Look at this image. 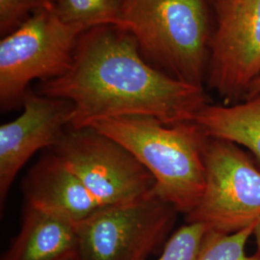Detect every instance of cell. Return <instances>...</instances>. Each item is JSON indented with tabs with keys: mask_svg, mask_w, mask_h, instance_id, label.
Instances as JSON below:
<instances>
[{
	"mask_svg": "<svg viewBox=\"0 0 260 260\" xmlns=\"http://www.w3.org/2000/svg\"><path fill=\"white\" fill-rule=\"evenodd\" d=\"M203 197L187 223L204 224L208 231L233 233L260 218V169L232 142L208 139L205 151Z\"/></svg>",
	"mask_w": 260,
	"mask_h": 260,
	"instance_id": "obj_6",
	"label": "cell"
},
{
	"mask_svg": "<svg viewBox=\"0 0 260 260\" xmlns=\"http://www.w3.org/2000/svg\"><path fill=\"white\" fill-rule=\"evenodd\" d=\"M91 127L128 149L155 180V190L178 213L188 215L205 190L209 137L196 121L167 125L150 117L99 121Z\"/></svg>",
	"mask_w": 260,
	"mask_h": 260,
	"instance_id": "obj_2",
	"label": "cell"
},
{
	"mask_svg": "<svg viewBox=\"0 0 260 260\" xmlns=\"http://www.w3.org/2000/svg\"><path fill=\"white\" fill-rule=\"evenodd\" d=\"M209 1H211V2H213V1H215V0H209Z\"/></svg>",
	"mask_w": 260,
	"mask_h": 260,
	"instance_id": "obj_19",
	"label": "cell"
},
{
	"mask_svg": "<svg viewBox=\"0 0 260 260\" xmlns=\"http://www.w3.org/2000/svg\"><path fill=\"white\" fill-rule=\"evenodd\" d=\"M196 122L205 134L248 149L260 169V93L230 105H206Z\"/></svg>",
	"mask_w": 260,
	"mask_h": 260,
	"instance_id": "obj_12",
	"label": "cell"
},
{
	"mask_svg": "<svg viewBox=\"0 0 260 260\" xmlns=\"http://www.w3.org/2000/svg\"><path fill=\"white\" fill-rule=\"evenodd\" d=\"M260 93V77L258 79H256L253 83L251 84V88L249 90V93L247 94V98L246 99H249L251 96H254V95H257ZM245 99V100H246Z\"/></svg>",
	"mask_w": 260,
	"mask_h": 260,
	"instance_id": "obj_17",
	"label": "cell"
},
{
	"mask_svg": "<svg viewBox=\"0 0 260 260\" xmlns=\"http://www.w3.org/2000/svg\"><path fill=\"white\" fill-rule=\"evenodd\" d=\"M208 0H124L117 26L145 59L187 83L204 86L213 35Z\"/></svg>",
	"mask_w": 260,
	"mask_h": 260,
	"instance_id": "obj_3",
	"label": "cell"
},
{
	"mask_svg": "<svg viewBox=\"0 0 260 260\" xmlns=\"http://www.w3.org/2000/svg\"><path fill=\"white\" fill-rule=\"evenodd\" d=\"M84 32L64 22L53 10H43L3 36L0 42L2 111L22 105L32 81H47L65 75Z\"/></svg>",
	"mask_w": 260,
	"mask_h": 260,
	"instance_id": "obj_4",
	"label": "cell"
},
{
	"mask_svg": "<svg viewBox=\"0 0 260 260\" xmlns=\"http://www.w3.org/2000/svg\"><path fill=\"white\" fill-rule=\"evenodd\" d=\"M37 93L73 103L69 128L142 116L173 125L195 121L210 104L204 86L187 83L149 63L128 32L108 25L85 31L65 75L43 81Z\"/></svg>",
	"mask_w": 260,
	"mask_h": 260,
	"instance_id": "obj_1",
	"label": "cell"
},
{
	"mask_svg": "<svg viewBox=\"0 0 260 260\" xmlns=\"http://www.w3.org/2000/svg\"><path fill=\"white\" fill-rule=\"evenodd\" d=\"M207 83L230 104L260 77V0H215Z\"/></svg>",
	"mask_w": 260,
	"mask_h": 260,
	"instance_id": "obj_8",
	"label": "cell"
},
{
	"mask_svg": "<svg viewBox=\"0 0 260 260\" xmlns=\"http://www.w3.org/2000/svg\"><path fill=\"white\" fill-rule=\"evenodd\" d=\"M254 224L233 233L207 231L196 260H260L257 252L253 255L246 252Z\"/></svg>",
	"mask_w": 260,
	"mask_h": 260,
	"instance_id": "obj_14",
	"label": "cell"
},
{
	"mask_svg": "<svg viewBox=\"0 0 260 260\" xmlns=\"http://www.w3.org/2000/svg\"><path fill=\"white\" fill-rule=\"evenodd\" d=\"M207 231L202 223H186L170 237L157 260H196Z\"/></svg>",
	"mask_w": 260,
	"mask_h": 260,
	"instance_id": "obj_15",
	"label": "cell"
},
{
	"mask_svg": "<svg viewBox=\"0 0 260 260\" xmlns=\"http://www.w3.org/2000/svg\"><path fill=\"white\" fill-rule=\"evenodd\" d=\"M253 235L255 237V242H256V246H257V253L260 257V218L254 224Z\"/></svg>",
	"mask_w": 260,
	"mask_h": 260,
	"instance_id": "obj_18",
	"label": "cell"
},
{
	"mask_svg": "<svg viewBox=\"0 0 260 260\" xmlns=\"http://www.w3.org/2000/svg\"><path fill=\"white\" fill-rule=\"evenodd\" d=\"M22 113L0 126V204L4 208L19 171L37 151L53 149L70 127L73 103L28 91Z\"/></svg>",
	"mask_w": 260,
	"mask_h": 260,
	"instance_id": "obj_9",
	"label": "cell"
},
{
	"mask_svg": "<svg viewBox=\"0 0 260 260\" xmlns=\"http://www.w3.org/2000/svg\"><path fill=\"white\" fill-rule=\"evenodd\" d=\"M52 151L101 206L128 203L155 187L154 178L131 151L93 127L68 128Z\"/></svg>",
	"mask_w": 260,
	"mask_h": 260,
	"instance_id": "obj_7",
	"label": "cell"
},
{
	"mask_svg": "<svg viewBox=\"0 0 260 260\" xmlns=\"http://www.w3.org/2000/svg\"><path fill=\"white\" fill-rule=\"evenodd\" d=\"M177 213L155 187L128 203L102 206L77 224L78 260H146L166 239Z\"/></svg>",
	"mask_w": 260,
	"mask_h": 260,
	"instance_id": "obj_5",
	"label": "cell"
},
{
	"mask_svg": "<svg viewBox=\"0 0 260 260\" xmlns=\"http://www.w3.org/2000/svg\"><path fill=\"white\" fill-rule=\"evenodd\" d=\"M1 260H78L77 223L26 205Z\"/></svg>",
	"mask_w": 260,
	"mask_h": 260,
	"instance_id": "obj_11",
	"label": "cell"
},
{
	"mask_svg": "<svg viewBox=\"0 0 260 260\" xmlns=\"http://www.w3.org/2000/svg\"><path fill=\"white\" fill-rule=\"evenodd\" d=\"M43 10H53V0H0L1 35L6 36Z\"/></svg>",
	"mask_w": 260,
	"mask_h": 260,
	"instance_id": "obj_16",
	"label": "cell"
},
{
	"mask_svg": "<svg viewBox=\"0 0 260 260\" xmlns=\"http://www.w3.org/2000/svg\"><path fill=\"white\" fill-rule=\"evenodd\" d=\"M124 0H53V12L64 22L87 31L119 24Z\"/></svg>",
	"mask_w": 260,
	"mask_h": 260,
	"instance_id": "obj_13",
	"label": "cell"
},
{
	"mask_svg": "<svg viewBox=\"0 0 260 260\" xmlns=\"http://www.w3.org/2000/svg\"><path fill=\"white\" fill-rule=\"evenodd\" d=\"M21 189L29 206L77 224L102 207L53 151L29 169Z\"/></svg>",
	"mask_w": 260,
	"mask_h": 260,
	"instance_id": "obj_10",
	"label": "cell"
}]
</instances>
